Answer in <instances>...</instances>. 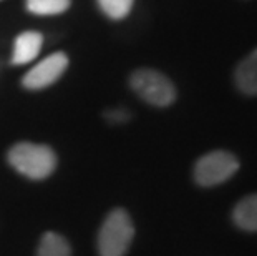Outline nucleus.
I'll use <instances>...</instances> for the list:
<instances>
[{
    "instance_id": "obj_3",
    "label": "nucleus",
    "mask_w": 257,
    "mask_h": 256,
    "mask_svg": "<svg viewBox=\"0 0 257 256\" xmlns=\"http://www.w3.org/2000/svg\"><path fill=\"white\" fill-rule=\"evenodd\" d=\"M130 83L145 102L155 107H169L176 100L173 81L151 68H140L131 75Z\"/></svg>"
},
{
    "instance_id": "obj_6",
    "label": "nucleus",
    "mask_w": 257,
    "mask_h": 256,
    "mask_svg": "<svg viewBox=\"0 0 257 256\" xmlns=\"http://www.w3.org/2000/svg\"><path fill=\"white\" fill-rule=\"evenodd\" d=\"M234 81L240 94L249 97L257 95V48L236 67Z\"/></svg>"
},
{
    "instance_id": "obj_11",
    "label": "nucleus",
    "mask_w": 257,
    "mask_h": 256,
    "mask_svg": "<svg viewBox=\"0 0 257 256\" xmlns=\"http://www.w3.org/2000/svg\"><path fill=\"white\" fill-rule=\"evenodd\" d=\"M135 0H98L101 12L113 20L124 19L133 9Z\"/></svg>"
},
{
    "instance_id": "obj_7",
    "label": "nucleus",
    "mask_w": 257,
    "mask_h": 256,
    "mask_svg": "<svg viewBox=\"0 0 257 256\" xmlns=\"http://www.w3.org/2000/svg\"><path fill=\"white\" fill-rule=\"evenodd\" d=\"M43 37L38 32H24L17 37L14 47L12 63L14 65H24L32 62L38 53H40Z\"/></svg>"
},
{
    "instance_id": "obj_2",
    "label": "nucleus",
    "mask_w": 257,
    "mask_h": 256,
    "mask_svg": "<svg viewBox=\"0 0 257 256\" xmlns=\"http://www.w3.org/2000/svg\"><path fill=\"white\" fill-rule=\"evenodd\" d=\"M135 235L133 221L124 210H113L106 216L98 235V249L101 256H123L128 251Z\"/></svg>"
},
{
    "instance_id": "obj_1",
    "label": "nucleus",
    "mask_w": 257,
    "mask_h": 256,
    "mask_svg": "<svg viewBox=\"0 0 257 256\" xmlns=\"http://www.w3.org/2000/svg\"><path fill=\"white\" fill-rule=\"evenodd\" d=\"M9 161L15 170L32 180L52 175L57 166V156L52 148L35 143H17L9 151Z\"/></svg>"
},
{
    "instance_id": "obj_5",
    "label": "nucleus",
    "mask_w": 257,
    "mask_h": 256,
    "mask_svg": "<svg viewBox=\"0 0 257 256\" xmlns=\"http://www.w3.org/2000/svg\"><path fill=\"white\" fill-rule=\"evenodd\" d=\"M68 58L65 53L57 52L52 53L50 57L43 58L40 63L35 65L34 68L29 70V73L25 75L22 83L25 89L30 90H40L45 87L55 83V81L62 77V73L67 70Z\"/></svg>"
},
{
    "instance_id": "obj_12",
    "label": "nucleus",
    "mask_w": 257,
    "mask_h": 256,
    "mask_svg": "<svg viewBox=\"0 0 257 256\" xmlns=\"http://www.w3.org/2000/svg\"><path fill=\"white\" fill-rule=\"evenodd\" d=\"M106 117L110 122H124V120H128V113L124 110H114V112H108Z\"/></svg>"
},
{
    "instance_id": "obj_4",
    "label": "nucleus",
    "mask_w": 257,
    "mask_h": 256,
    "mask_svg": "<svg viewBox=\"0 0 257 256\" xmlns=\"http://www.w3.org/2000/svg\"><path fill=\"white\" fill-rule=\"evenodd\" d=\"M237 170L239 160L231 151L216 150L196 161L194 180L201 187H216L232 178Z\"/></svg>"
},
{
    "instance_id": "obj_10",
    "label": "nucleus",
    "mask_w": 257,
    "mask_h": 256,
    "mask_svg": "<svg viewBox=\"0 0 257 256\" xmlns=\"http://www.w3.org/2000/svg\"><path fill=\"white\" fill-rule=\"evenodd\" d=\"M70 7V0H27V9L35 15H57Z\"/></svg>"
},
{
    "instance_id": "obj_9",
    "label": "nucleus",
    "mask_w": 257,
    "mask_h": 256,
    "mask_svg": "<svg viewBox=\"0 0 257 256\" xmlns=\"http://www.w3.org/2000/svg\"><path fill=\"white\" fill-rule=\"evenodd\" d=\"M38 256H72L70 244L58 233H45L38 246Z\"/></svg>"
},
{
    "instance_id": "obj_8",
    "label": "nucleus",
    "mask_w": 257,
    "mask_h": 256,
    "mask_svg": "<svg viewBox=\"0 0 257 256\" xmlns=\"http://www.w3.org/2000/svg\"><path fill=\"white\" fill-rule=\"evenodd\" d=\"M232 220L240 230L257 231V195H250L239 201L232 211Z\"/></svg>"
}]
</instances>
